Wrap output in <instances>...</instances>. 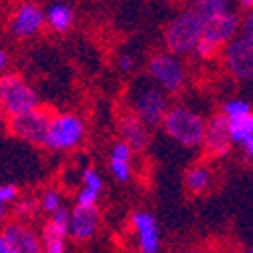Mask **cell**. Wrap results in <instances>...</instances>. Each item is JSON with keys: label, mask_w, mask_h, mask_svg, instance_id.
<instances>
[{"label": "cell", "mask_w": 253, "mask_h": 253, "mask_svg": "<svg viewBox=\"0 0 253 253\" xmlns=\"http://www.w3.org/2000/svg\"><path fill=\"white\" fill-rule=\"evenodd\" d=\"M165 135L185 149H201L205 131H207V119L183 103H173L163 121Z\"/></svg>", "instance_id": "cell-1"}, {"label": "cell", "mask_w": 253, "mask_h": 253, "mask_svg": "<svg viewBox=\"0 0 253 253\" xmlns=\"http://www.w3.org/2000/svg\"><path fill=\"white\" fill-rule=\"evenodd\" d=\"M129 103H131V111L143 121L147 123L151 129L155 126H161L165 121L167 111L171 109V94L165 92L157 83H153L149 77L147 79H139L133 83V86L129 88Z\"/></svg>", "instance_id": "cell-2"}, {"label": "cell", "mask_w": 253, "mask_h": 253, "mask_svg": "<svg viewBox=\"0 0 253 253\" xmlns=\"http://www.w3.org/2000/svg\"><path fill=\"white\" fill-rule=\"evenodd\" d=\"M161 37L167 50L179 56H189L195 52L197 44L203 39V20L197 16L195 10L187 6L167 20Z\"/></svg>", "instance_id": "cell-3"}, {"label": "cell", "mask_w": 253, "mask_h": 253, "mask_svg": "<svg viewBox=\"0 0 253 253\" xmlns=\"http://www.w3.org/2000/svg\"><path fill=\"white\" fill-rule=\"evenodd\" d=\"M147 77L159 84L171 97L181 94L187 86V67L183 56L171 50H157L147 60Z\"/></svg>", "instance_id": "cell-4"}, {"label": "cell", "mask_w": 253, "mask_h": 253, "mask_svg": "<svg viewBox=\"0 0 253 253\" xmlns=\"http://www.w3.org/2000/svg\"><path fill=\"white\" fill-rule=\"evenodd\" d=\"M86 139V123L75 113L54 115L44 139V149L54 153H69L79 149Z\"/></svg>", "instance_id": "cell-5"}, {"label": "cell", "mask_w": 253, "mask_h": 253, "mask_svg": "<svg viewBox=\"0 0 253 253\" xmlns=\"http://www.w3.org/2000/svg\"><path fill=\"white\" fill-rule=\"evenodd\" d=\"M0 101L4 105L8 119L41 105L35 86H30L18 73H0Z\"/></svg>", "instance_id": "cell-6"}, {"label": "cell", "mask_w": 253, "mask_h": 253, "mask_svg": "<svg viewBox=\"0 0 253 253\" xmlns=\"http://www.w3.org/2000/svg\"><path fill=\"white\" fill-rule=\"evenodd\" d=\"M54 113L48 107H37V109H30L22 115L10 117L8 121V131L12 137L28 143V145H37L42 147L46 133H48V126L52 121Z\"/></svg>", "instance_id": "cell-7"}, {"label": "cell", "mask_w": 253, "mask_h": 253, "mask_svg": "<svg viewBox=\"0 0 253 253\" xmlns=\"http://www.w3.org/2000/svg\"><path fill=\"white\" fill-rule=\"evenodd\" d=\"M221 60L233 81L241 84H253V41L243 35L235 37L221 50Z\"/></svg>", "instance_id": "cell-8"}, {"label": "cell", "mask_w": 253, "mask_h": 253, "mask_svg": "<svg viewBox=\"0 0 253 253\" xmlns=\"http://www.w3.org/2000/svg\"><path fill=\"white\" fill-rule=\"evenodd\" d=\"M201 149H203L207 159H213V161L227 159V157L233 153L235 145H233L231 135H229V121L221 111L207 119V131H205V139H203Z\"/></svg>", "instance_id": "cell-9"}, {"label": "cell", "mask_w": 253, "mask_h": 253, "mask_svg": "<svg viewBox=\"0 0 253 253\" xmlns=\"http://www.w3.org/2000/svg\"><path fill=\"white\" fill-rule=\"evenodd\" d=\"M131 227L135 233V243L139 253H161L163 239H161V227L157 217L149 211H133L131 213Z\"/></svg>", "instance_id": "cell-10"}, {"label": "cell", "mask_w": 253, "mask_h": 253, "mask_svg": "<svg viewBox=\"0 0 253 253\" xmlns=\"http://www.w3.org/2000/svg\"><path fill=\"white\" fill-rule=\"evenodd\" d=\"M241 35V12L237 8L217 14L203 22V39L223 50L235 37Z\"/></svg>", "instance_id": "cell-11"}, {"label": "cell", "mask_w": 253, "mask_h": 253, "mask_svg": "<svg viewBox=\"0 0 253 253\" xmlns=\"http://www.w3.org/2000/svg\"><path fill=\"white\" fill-rule=\"evenodd\" d=\"M46 24V10L41 4L24 2L20 4L10 18V33L16 39H33Z\"/></svg>", "instance_id": "cell-12"}, {"label": "cell", "mask_w": 253, "mask_h": 253, "mask_svg": "<svg viewBox=\"0 0 253 253\" xmlns=\"http://www.w3.org/2000/svg\"><path fill=\"white\" fill-rule=\"evenodd\" d=\"M8 243L12 245L14 253H44V243L42 235H39L33 227L24 221H8L2 227Z\"/></svg>", "instance_id": "cell-13"}, {"label": "cell", "mask_w": 253, "mask_h": 253, "mask_svg": "<svg viewBox=\"0 0 253 253\" xmlns=\"http://www.w3.org/2000/svg\"><path fill=\"white\" fill-rule=\"evenodd\" d=\"M101 227V211L94 207H83V205H75L71 209V231L69 237L77 243H84L90 241L97 235Z\"/></svg>", "instance_id": "cell-14"}, {"label": "cell", "mask_w": 253, "mask_h": 253, "mask_svg": "<svg viewBox=\"0 0 253 253\" xmlns=\"http://www.w3.org/2000/svg\"><path fill=\"white\" fill-rule=\"evenodd\" d=\"M119 137L129 143L135 153H143L151 145V126L133 111H126L119 117Z\"/></svg>", "instance_id": "cell-15"}, {"label": "cell", "mask_w": 253, "mask_h": 253, "mask_svg": "<svg viewBox=\"0 0 253 253\" xmlns=\"http://www.w3.org/2000/svg\"><path fill=\"white\" fill-rule=\"evenodd\" d=\"M133 159H135V151L129 143L123 139L113 143V147L109 151V169L117 183H129L133 179V175H135Z\"/></svg>", "instance_id": "cell-16"}, {"label": "cell", "mask_w": 253, "mask_h": 253, "mask_svg": "<svg viewBox=\"0 0 253 253\" xmlns=\"http://www.w3.org/2000/svg\"><path fill=\"white\" fill-rule=\"evenodd\" d=\"M105 189V179L94 167H84L81 171V189L77 191L75 205L83 207H94L101 199V193Z\"/></svg>", "instance_id": "cell-17"}, {"label": "cell", "mask_w": 253, "mask_h": 253, "mask_svg": "<svg viewBox=\"0 0 253 253\" xmlns=\"http://www.w3.org/2000/svg\"><path fill=\"white\" fill-rule=\"evenodd\" d=\"M213 181H215V169L205 161L193 163L185 171V189L191 195H203L211 191Z\"/></svg>", "instance_id": "cell-18"}, {"label": "cell", "mask_w": 253, "mask_h": 253, "mask_svg": "<svg viewBox=\"0 0 253 253\" xmlns=\"http://www.w3.org/2000/svg\"><path fill=\"white\" fill-rule=\"evenodd\" d=\"M75 24V10L67 2H54L52 6L46 8V26L52 33L65 35Z\"/></svg>", "instance_id": "cell-19"}, {"label": "cell", "mask_w": 253, "mask_h": 253, "mask_svg": "<svg viewBox=\"0 0 253 253\" xmlns=\"http://www.w3.org/2000/svg\"><path fill=\"white\" fill-rule=\"evenodd\" d=\"M69 231H71V209L62 205L58 211L48 215L41 235H42V239L69 237Z\"/></svg>", "instance_id": "cell-20"}, {"label": "cell", "mask_w": 253, "mask_h": 253, "mask_svg": "<svg viewBox=\"0 0 253 253\" xmlns=\"http://www.w3.org/2000/svg\"><path fill=\"white\" fill-rule=\"evenodd\" d=\"M189 8L195 10L197 16L205 22L217 14L229 12L237 6H235V0H189Z\"/></svg>", "instance_id": "cell-21"}, {"label": "cell", "mask_w": 253, "mask_h": 253, "mask_svg": "<svg viewBox=\"0 0 253 253\" xmlns=\"http://www.w3.org/2000/svg\"><path fill=\"white\" fill-rule=\"evenodd\" d=\"M221 113H223L227 117V121H243V119H249L251 113H253V105L245 99H227L223 105H221L219 109Z\"/></svg>", "instance_id": "cell-22"}, {"label": "cell", "mask_w": 253, "mask_h": 253, "mask_svg": "<svg viewBox=\"0 0 253 253\" xmlns=\"http://www.w3.org/2000/svg\"><path fill=\"white\" fill-rule=\"evenodd\" d=\"M20 197V189L14 183H4L0 185V223L6 219L8 209H12V205L16 203V199Z\"/></svg>", "instance_id": "cell-23"}, {"label": "cell", "mask_w": 253, "mask_h": 253, "mask_svg": "<svg viewBox=\"0 0 253 253\" xmlns=\"http://www.w3.org/2000/svg\"><path fill=\"white\" fill-rule=\"evenodd\" d=\"M39 205H41V211L50 215L54 211H58L62 205H65V199H62V193L58 191L56 187H48L41 193L39 197Z\"/></svg>", "instance_id": "cell-24"}, {"label": "cell", "mask_w": 253, "mask_h": 253, "mask_svg": "<svg viewBox=\"0 0 253 253\" xmlns=\"http://www.w3.org/2000/svg\"><path fill=\"white\" fill-rule=\"evenodd\" d=\"M41 211V205H39V199L35 197H18L16 203L12 205V215L20 221H28V219H33L35 213Z\"/></svg>", "instance_id": "cell-25"}, {"label": "cell", "mask_w": 253, "mask_h": 253, "mask_svg": "<svg viewBox=\"0 0 253 253\" xmlns=\"http://www.w3.org/2000/svg\"><path fill=\"white\" fill-rule=\"evenodd\" d=\"M199 60H215L217 56H221V48L219 46H215L213 42H209V41H205V39H201V42L197 44V48H195V52H193Z\"/></svg>", "instance_id": "cell-26"}, {"label": "cell", "mask_w": 253, "mask_h": 253, "mask_svg": "<svg viewBox=\"0 0 253 253\" xmlns=\"http://www.w3.org/2000/svg\"><path fill=\"white\" fill-rule=\"evenodd\" d=\"M42 243H44V253H67V237L42 239Z\"/></svg>", "instance_id": "cell-27"}, {"label": "cell", "mask_w": 253, "mask_h": 253, "mask_svg": "<svg viewBox=\"0 0 253 253\" xmlns=\"http://www.w3.org/2000/svg\"><path fill=\"white\" fill-rule=\"evenodd\" d=\"M117 67H119V71L123 75H131L135 71V67H137V60H135L133 54H121L119 60H117Z\"/></svg>", "instance_id": "cell-28"}, {"label": "cell", "mask_w": 253, "mask_h": 253, "mask_svg": "<svg viewBox=\"0 0 253 253\" xmlns=\"http://www.w3.org/2000/svg\"><path fill=\"white\" fill-rule=\"evenodd\" d=\"M237 149L241 151V157H243L245 161L253 163V133H249V135L237 145Z\"/></svg>", "instance_id": "cell-29"}, {"label": "cell", "mask_w": 253, "mask_h": 253, "mask_svg": "<svg viewBox=\"0 0 253 253\" xmlns=\"http://www.w3.org/2000/svg\"><path fill=\"white\" fill-rule=\"evenodd\" d=\"M241 35L253 41V10L241 14Z\"/></svg>", "instance_id": "cell-30"}, {"label": "cell", "mask_w": 253, "mask_h": 253, "mask_svg": "<svg viewBox=\"0 0 253 253\" xmlns=\"http://www.w3.org/2000/svg\"><path fill=\"white\" fill-rule=\"evenodd\" d=\"M0 253H14V249L8 243V239H6V235H4L2 229H0Z\"/></svg>", "instance_id": "cell-31"}, {"label": "cell", "mask_w": 253, "mask_h": 253, "mask_svg": "<svg viewBox=\"0 0 253 253\" xmlns=\"http://www.w3.org/2000/svg\"><path fill=\"white\" fill-rule=\"evenodd\" d=\"M235 6L239 12H249L253 10V0H235Z\"/></svg>", "instance_id": "cell-32"}, {"label": "cell", "mask_w": 253, "mask_h": 253, "mask_svg": "<svg viewBox=\"0 0 253 253\" xmlns=\"http://www.w3.org/2000/svg\"><path fill=\"white\" fill-rule=\"evenodd\" d=\"M8 67V52L0 46V73H4Z\"/></svg>", "instance_id": "cell-33"}, {"label": "cell", "mask_w": 253, "mask_h": 253, "mask_svg": "<svg viewBox=\"0 0 253 253\" xmlns=\"http://www.w3.org/2000/svg\"><path fill=\"white\" fill-rule=\"evenodd\" d=\"M6 117H8V115H6V111H4V105H2V101H0V125L4 123Z\"/></svg>", "instance_id": "cell-34"}, {"label": "cell", "mask_w": 253, "mask_h": 253, "mask_svg": "<svg viewBox=\"0 0 253 253\" xmlns=\"http://www.w3.org/2000/svg\"><path fill=\"white\" fill-rule=\"evenodd\" d=\"M243 253H253V245H251V247H247V249H245Z\"/></svg>", "instance_id": "cell-35"}, {"label": "cell", "mask_w": 253, "mask_h": 253, "mask_svg": "<svg viewBox=\"0 0 253 253\" xmlns=\"http://www.w3.org/2000/svg\"><path fill=\"white\" fill-rule=\"evenodd\" d=\"M249 125H251V129H253V113H251V117H249Z\"/></svg>", "instance_id": "cell-36"}, {"label": "cell", "mask_w": 253, "mask_h": 253, "mask_svg": "<svg viewBox=\"0 0 253 253\" xmlns=\"http://www.w3.org/2000/svg\"><path fill=\"white\" fill-rule=\"evenodd\" d=\"M185 253H199L197 249H189V251H185Z\"/></svg>", "instance_id": "cell-37"}]
</instances>
